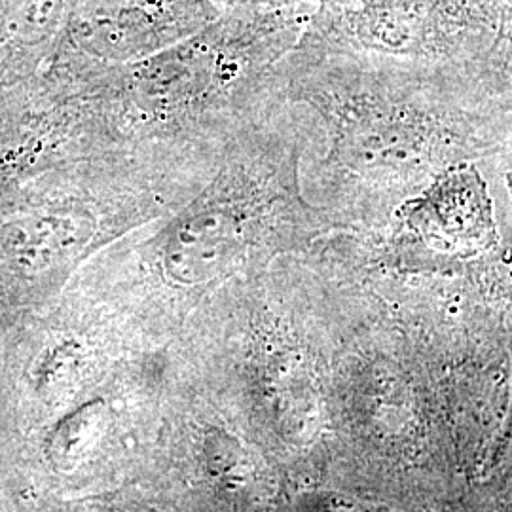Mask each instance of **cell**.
Listing matches in <instances>:
<instances>
[{
    "instance_id": "5b68a950",
    "label": "cell",
    "mask_w": 512,
    "mask_h": 512,
    "mask_svg": "<svg viewBox=\"0 0 512 512\" xmlns=\"http://www.w3.org/2000/svg\"><path fill=\"white\" fill-rule=\"evenodd\" d=\"M495 25L494 0H325L296 46L469 69Z\"/></svg>"
},
{
    "instance_id": "6da1fadb",
    "label": "cell",
    "mask_w": 512,
    "mask_h": 512,
    "mask_svg": "<svg viewBox=\"0 0 512 512\" xmlns=\"http://www.w3.org/2000/svg\"><path fill=\"white\" fill-rule=\"evenodd\" d=\"M277 95L308 137L302 192L336 230L380 228L446 169L512 147L511 116L463 67L296 46Z\"/></svg>"
},
{
    "instance_id": "8992f818",
    "label": "cell",
    "mask_w": 512,
    "mask_h": 512,
    "mask_svg": "<svg viewBox=\"0 0 512 512\" xmlns=\"http://www.w3.org/2000/svg\"><path fill=\"white\" fill-rule=\"evenodd\" d=\"M217 18L207 0H71L52 55L131 63L196 35Z\"/></svg>"
},
{
    "instance_id": "52a82bcc",
    "label": "cell",
    "mask_w": 512,
    "mask_h": 512,
    "mask_svg": "<svg viewBox=\"0 0 512 512\" xmlns=\"http://www.w3.org/2000/svg\"><path fill=\"white\" fill-rule=\"evenodd\" d=\"M494 6V38L469 71L495 105L512 118V0H494Z\"/></svg>"
},
{
    "instance_id": "ba28073f",
    "label": "cell",
    "mask_w": 512,
    "mask_h": 512,
    "mask_svg": "<svg viewBox=\"0 0 512 512\" xmlns=\"http://www.w3.org/2000/svg\"><path fill=\"white\" fill-rule=\"evenodd\" d=\"M507 186H509V192H511L512 198V167L509 169V173H507Z\"/></svg>"
},
{
    "instance_id": "277c9868",
    "label": "cell",
    "mask_w": 512,
    "mask_h": 512,
    "mask_svg": "<svg viewBox=\"0 0 512 512\" xmlns=\"http://www.w3.org/2000/svg\"><path fill=\"white\" fill-rule=\"evenodd\" d=\"M226 147H109L40 173L0 200V277L57 285L192 198Z\"/></svg>"
},
{
    "instance_id": "3957f363",
    "label": "cell",
    "mask_w": 512,
    "mask_h": 512,
    "mask_svg": "<svg viewBox=\"0 0 512 512\" xmlns=\"http://www.w3.org/2000/svg\"><path fill=\"white\" fill-rule=\"evenodd\" d=\"M308 8L251 4L139 61L61 63L112 147H226L283 107L277 67L304 35Z\"/></svg>"
},
{
    "instance_id": "7a4b0ae2",
    "label": "cell",
    "mask_w": 512,
    "mask_h": 512,
    "mask_svg": "<svg viewBox=\"0 0 512 512\" xmlns=\"http://www.w3.org/2000/svg\"><path fill=\"white\" fill-rule=\"evenodd\" d=\"M306 131L283 103L226 147L183 205L103 249L82 268L86 291L120 296L150 321L300 255L334 232L300 183Z\"/></svg>"
}]
</instances>
